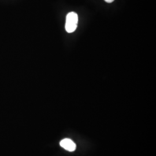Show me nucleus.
<instances>
[{
	"instance_id": "obj_1",
	"label": "nucleus",
	"mask_w": 156,
	"mask_h": 156,
	"mask_svg": "<svg viewBox=\"0 0 156 156\" xmlns=\"http://www.w3.org/2000/svg\"><path fill=\"white\" fill-rule=\"evenodd\" d=\"M78 16L76 13L71 12L66 17V30L68 33L74 32L78 26Z\"/></svg>"
},
{
	"instance_id": "obj_3",
	"label": "nucleus",
	"mask_w": 156,
	"mask_h": 156,
	"mask_svg": "<svg viewBox=\"0 0 156 156\" xmlns=\"http://www.w3.org/2000/svg\"><path fill=\"white\" fill-rule=\"evenodd\" d=\"M105 2L108 3H112V2H113L115 0H104Z\"/></svg>"
},
{
	"instance_id": "obj_2",
	"label": "nucleus",
	"mask_w": 156,
	"mask_h": 156,
	"mask_svg": "<svg viewBox=\"0 0 156 156\" xmlns=\"http://www.w3.org/2000/svg\"><path fill=\"white\" fill-rule=\"evenodd\" d=\"M60 145L62 148L69 151H73L76 149V145L75 142L68 138H66L61 140Z\"/></svg>"
}]
</instances>
